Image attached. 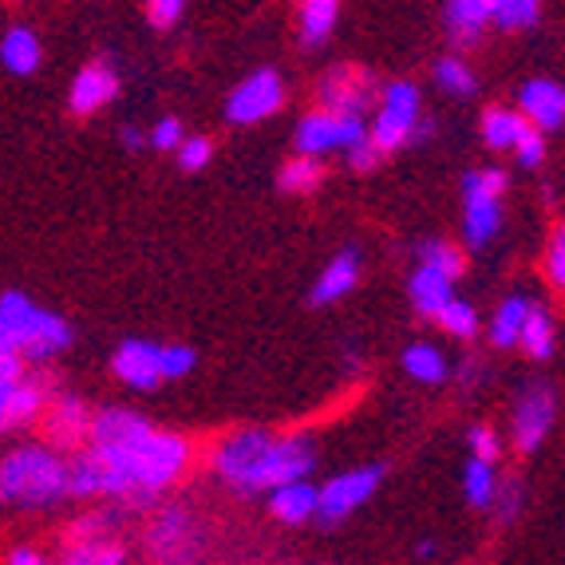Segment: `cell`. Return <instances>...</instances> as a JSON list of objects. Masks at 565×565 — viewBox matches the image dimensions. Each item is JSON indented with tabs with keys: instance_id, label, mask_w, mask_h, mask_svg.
Masks as SVG:
<instances>
[{
	"instance_id": "cell-1",
	"label": "cell",
	"mask_w": 565,
	"mask_h": 565,
	"mask_svg": "<svg viewBox=\"0 0 565 565\" xmlns=\"http://www.w3.org/2000/svg\"><path fill=\"white\" fill-rule=\"evenodd\" d=\"M190 459L186 439L170 431H147L142 439L127 447H92L76 462H67V494L76 499H95V494H111V499H127V494H154L167 490L179 479L182 467Z\"/></svg>"
},
{
	"instance_id": "cell-2",
	"label": "cell",
	"mask_w": 565,
	"mask_h": 565,
	"mask_svg": "<svg viewBox=\"0 0 565 565\" xmlns=\"http://www.w3.org/2000/svg\"><path fill=\"white\" fill-rule=\"evenodd\" d=\"M67 499V462L52 447H17L0 459V502L52 507Z\"/></svg>"
},
{
	"instance_id": "cell-3",
	"label": "cell",
	"mask_w": 565,
	"mask_h": 565,
	"mask_svg": "<svg viewBox=\"0 0 565 565\" xmlns=\"http://www.w3.org/2000/svg\"><path fill=\"white\" fill-rule=\"evenodd\" d=\"M0 340L12 344L20 356L44 360L72 344V324L60 321L56 312L40 309L24 292L9 289L0 292Z\"/></svg>"
},
{
	"instance_id": "cell-4",
	"label": "cell",
	"mask_w": 565,
	"mask_h": 565,
	"mask_svg": "<svg viewBox=\"0 0 565 565\" xmlns=\"http://www.w3.org/2000/svg\"><path fill=\"white\" fill-rule=\"evenodd\" d=\"M502 190H507V174L502 170H471L462 179V199H467V214H462V234L467 245L482 249L494 242L502 226Z\"/></svg>"
},
{
	"instance_id": "cell-5",
	"label": "cell",
	"mask_w": 565,
	"mask_h": 565,
	"mask_svg": "<svg viewBox=\"0 0 565 565\" xmlns=\"http://www.w3.org/2000/svg\"><path fill=\"white\" fill-rule=\"evenodd\" d=\"M317 467V447L309 435H285L265 447L262 462L254 467V475L245 479L242 490H277L289 482H305V475Z\"/></svg>"
},
{
	"instance_id": "cell-6",
	"label": "cell",
	"mask_w": 565,
	"mask_h": 565,
	"mask_svg": "<svg viewBox=\"0 0 565 565\" xmlns=\"http://www.w3.org/2000/svg\"><path fill=\"white\" fill-rule=\"evenodd\" d=\"M415 122H419V87L407 84V79L387 84L384 99H380V115H376V122H372V131H367V142H372L380 154L396 151V147L407 142Z\"/></svg>"
},
{
	"instance_id": "cell-7",
	"label": "cell",
	"mask_w": 565,
	"mask_h": 565,
	"mask_svg": "<svg viewBox=\"0 0 565 565\" xmlns=\"http://www.w3.org/2000/svg\"><path fill=\"white\" fill-rule=\"evenodd\" d=\"M367 139L364 119H349V115H329V111H309L297 127V151L301 159H321L332 147H360Z\"/></svg>"
},
{
	"instance_id": "cell-8",
	"label": "cell",
	"mask_w": 565,
	"mask_h": 565,
	"mask_svg": "<svg viewBox=\"0 0 565 565\" xmlns=\"http://www.w3.org/2000/svg\"><path fill=\"white\" fill-rule=\"evenodd\" d=\"M376 76L364 67H332L329 76L321 79V104L329 115H349V119H364V111L376 99Z\"/></svg>"
},
{
	"instance_id": "cell-9",
	"label": "cell",
	"mask_w": 565,
	"mask_h": 565,
	"mask_svg": "<svg viewBox=\"0 0 565 565\" xmlns=\"http://www.w3.org/2000/svg\"><path fill=\"white\" fill-rule=\"evenodd\" d=\"M380 482H384V467H360V471L337 475L332 482H324V490H317V514H321V522L349 519L352 510L364 507L376 494Z\"/></svg>"
},
{
	"instance_id": "cell-10",
	"label": "cell",
	"mask_w": 565,
	"mask_h": 565,
	"mask_svg": "<svg viewBox=\"0 0 565 565\" xmlns=\"http://www.w3.org/2000/svg\"><path fill=\"white\" fill-rule=\"evenodd\" d=\"M281 104H285L281 76L265 67V72H254V76L245 79V84L237 87V92L226 99V119L230 122H242V127H249V122L269 119V115H274Z\"/></svg>"
},
{
	"instance_id": "cell-11",
	"label": "cell",
	"mask_w": 565,
	"mask_h": 565,
	"mask_svg": "<svg viewBox=\"0 0 565 565\" xmlns=\"http://www.w3.org/2000/svg\"><path fill=\"white\" fill-rule=\"evenodd\" d=\"M269 444H274V435L262 431V427H245V431H237V435H226L214 451V471L242 490Z\"/></svg>"
},
{
	"instance_id": "cell-12",
	"label": "cell",
	"mask_w": 565,
	"mask_h": 565,
	"mask_svg": "<svg viewBox=\"0 0 565 565\" xmlns=\"http://www.w3.org/2000/svg\"><path fill=\"white\" fill-rule=\"evenodd\" d=\"M550 424H554V387L530 384L514 407V447L526 455L537 451L550 435Z\"/></svg>"
},
{
	"instance_id": "cell-13",
	"label": "cell",
	"mask_w": 565,
	"mask_h": 565,
	"mask_svg": "<svg viewBox=\"0 0 565 565\" xmlns=\"http://www.w3.org/2000/svg\"><path fill=\"white\" fill-rule=\"evenodd\" d=\"M147 542H151V554L159 557L162 565H182L190 554H194L199 534H194V522H190L186 510L170 507L154 519L151 537H147Z\"/></svg>"
},
{
	"instance_id": "cell-14",
	"label": "cell",
	"mask_w": 565,
	"mask_h": 565,
	"mask_svg": "<svg viewBox=\"0 0 565 565\" xmlns=\"http://www.w3.org/2000/svg\"><path fill=\"white\" fill-rule=\"evenodd\" d=\"M111 367L122 384L139 387V392H151V387L162 384L159 344H151V340H122V349L115 352Z\"/></svg>"
},
{
	"instance_id": "cell-15",
	"label": "cell",
	"mask_w": 565,
	"mask_h": 565,
	"mask_svg": "<svg viewBox=\"0 0 565 565\" xmlns=\"http://www.w3.org/2000/svg\"><path fill=\"white\" fill-rule=\"evenodd\" d=\"M519 107L526 115V122L534 131H557L565 119V92L554 84V79H530L519 92Z\"/></svg>"
},
{
	"instance_id": "cell-16",
	"label": "cell",
	"mask_w": 565,
	"mask_h": 565,
	"mask_svg": "<svg viewBox=\"0 0 565 565\" xmlns=\"http://www.w3.org/2000/svg\"><path fill=\"white\" fill-rule=\"evenodd\" d=\"M151 431V424L142 415L127 412V407H107V412L92 415V427H87V439L92 447H127L135 439Z\"/></svg>"
},
{
	"instance_id": "cell-17",
	"label": "cell",
	"mask_w": 565,
	"mask_h": 565,
	"mask_svg": "<svg viewBox=\"0 0 565 565\" xmlns=\"http://www.w3.org/2000/svg\"><path fill=\"white\" fill-rule=\"evenodd\" d=\"M115 92H119V79L107 64H87L84 72L72 84V95H67V107L76 115H92L104 104H111Z\"/></svg>"
},
{
	"instance_id": "cell-18",
	"label": "cell",
	"mask_w": 565,
	"mask_h": 565,
	"mask_svg": "<svg viewBox=\"0 0 565 565\" xmlns=\"http://www.w3.org/2000/svg\"><path fill=\"white\" fill-rule=\"evenodd\" d=\"M40 407H44V387L32 384V380H12V384H0V431L20 427L36 419Z\"/></svg>"
},
{
	"instance_id": "cell-19",
	"label": "cell",
	"mask_w": 565,
	"mask_h": 565,
	"mask_svg": "<svg viewBox=\"0 0 565 565\" xmlns=\"http://www.w3.org/2000/svg\"><path fill=\"white\" fill-rule=\"evenodd\" d=\"M360 281V254L356 249H344V254L332 257V265L321 274V281L312 285V305H332L340 297H349Z\"/></svg>"
},
{
	"instance_id": "cell-20",
	"label": "cell",
	"mask_w": 565,
	"mask_h": 565,
	"mask_svg": "<svg viewBox=\"0 0 565 565\" xmlns=\"http://www.w3.org/2000/svg\"><path fill=\"white\" fill-rule=\"evenodd\" d=\"M490 24V0H451L447 4V32L459 47H475Z\"/></svg>"
},
{
	"instance_id": "cell-21",
	"label": "cell",
	"mask_w": 565,
	"mask_h": 565,
	"mask_svg": "<svg viewBox=\"0 0 565 565\" xmlns=\"http://www.w3.org/2000/svg\"><path fill=\"white\" fill-rule=\"evenodd\" d=\"M0 60H4V67H9L12 76H32L40 67V60H44L40 36L32 29H24V24L9 29L4 40H0Z\"/></svg>"
},
{
	"instance_id": "cell-22",
	"label": "cell",
	"mask_w": 565,
	"mask_h": 565,
	"mask_svg": "<svg viewBox=\"0 0 565 565\" xmlns=\"http://www.w3.org/2000/svg\"><path fill=\"white\" fill-rule=\"evenodd\" d=\"M87 427H92V415L79 399H60L47 415V435L56 447H76L79 439H87Z\"/></svg>"
},
{
	"instance_id": "cell-23",
	"label": "cell",
	"mask_w": 565,
	"mask_h": 565,
	"mask_svg": "<svg viewBox=\"0 0 565 565\" xmlns=\"http://www.w3.org/2000/svg\"><path fill=\"white\" fill-rule=\"evenodd\" d=\"M269 510H274L281 522H289V526L309 522L312 514H317V487H309V482H289V487L269 490Z\"/></svg>"
},
{
	"instance_id": "cell-24",
	"label": "cell",
	"mask_w": 565,
	"mask_h": 565,
	"mask_svg": "<svg viewBox=\"0 0 565 565\" xmlns=\"http://www.w3.org/2000/svg\"><path fill=\"white\" fill-rule=\"evenodd\" d=\"M412 301H415V309H419V317H439L444 305L451 301V281L439 277L435 269L419 265L412 277Z\"/></svg>"
},
{
	"instance_id": "cell-25",
	"label": "cell",
	"mask_w": 565,
	"mask_h": 565,
	"mask_svg": "<svg viewBox=\"0 0 565 565\" xmlns=\"http://www.w3.org/2000/svg\"><path fill=\"white\" fill-rule=\"evenodd\" d=\"M519 344L534 360L554 356V321H550L546 309H534V305H530L526 321H522V332H519Z\"/></svg>"
},
{
	"instance_id": "cell-26",
	"label": "cell",
	"mask_w": 565,
	"mask_h": 565,
	"mask_svg": "<svg viewBox=\"0 0 565 565\" xmlns=\"http://www.w3.org/2000/svg\"><path fill=\"white\" fill-rule=\"evenodd\" d=\"M522 131H526V119H519V115L507 111V107H490V111L482 115V139H487V147H494V151H510Z\"/></svg>"
},
{
	"instance_id": "cell-27",
	"label": "cell",
	"mask_w": 565,
	"mask_h": 565,
	"mask_svg": "<svg viewBox=\"0 0 565 565\" xmlns=\"http://www.w3.org/2000/svg\"><path fill=\"white\" fill-rule=\"evenodd\" d=\"M337 0H309L301 4V40L309 47L324 44L332 36V24H337Z\"/></svg>"
},
{
	"instance_id": "cell-28",
	"label": "cell",
	"mask_w": 565,
	"mask_h": 565,
	"mask_svg": "<svg viewBox=\"0 0 565 565\" xmlns=\"http://www.w3.org/2000/svg\"><path fill=\"white\" fill-rule=\"evenodd\" d=\"M530 312V301L526 297H507L502 309L494 312V324H490V340L499 344V349H510V344H519V332H522V321H526Z\"/></svg>"
},
{
	"instance_id": "cell-29",
	"label": "cell",
	"mask_w": 565,
	"mask_h": 565,
	"mask_svg": "<svg viewBox=\"0 0 565 565\" xmlns=\"http://www.w3.org/2000/svg\"><path fill=\"white\" fill-rule=\"evenodd\" d=\"M542 9H537V0H490V20L507 32H522V29H534Z\"/></svg>"
},
{
	"instance_id": "cell-30",
	"label": "cell",
	"mask_w": 565,
	"mask_h": 565,
	"mask_svg": "<svg viewBox=\"0 0 565 565\" xmlns=\"http://www.w3.org/2000/svg\"><path fill=\"white\" fill-rule=\"evenodd\" d=\"M419 265H424V269H435V274L447 277V281L455 285L462 277V269H467V257L447 242H424L419 245Z\"/></svg>"
},
{
	"instance_id": "cell-31",
	"label": "cell",
	"mask_w": 565,
	"mask_h": 565,
	"mask_svg": "<svg viewBox=\"0 0 565 565\" xmlns=\"http://www.w3.org/2000/svg\"><path fill=\"white\" fill-rule=\"evenodd\" d=\"M404 367H407V376L424 380V384H439V380L447 376L444 352L431 349V344H412V349L404 352Z\"/></svg>"
},
{
	"instance_id": "cell-32",
	"label": "cell",
	"mask_w": 565,
	"mask_h": 565,
	"mask_svg": "<svg viewBox=\"0 0 565 565\" xmlns=\"http://www.w3.org/2000/svg\"><path fill=\"white\" fill-rule=\"evenodd\" d=\"M281 190H289V194H305V190H312L317 182H324V167H321V159H289L281 167Z\"/></svg>"
},
{
	"instance_id": "cell-33",
	"label": "cell",
	"mask_w": 565,
	"mask_h": 565,
	"mask_svg": "<svg viewBox=\"0 0 565 565\" xmlns=\"http://www.w3.org/2000/svg\"><path fill=\"white\" fill-rule=\"evenodd\" d=\"M435 79H439V87L444 92H451V95H475V87H479V79H475V72L467 64H462L459 56H447V60H439L435 64Z\"/></svg>"
},
{
	"instance_id": "cell-34",
	"label": "cell",
	"mask_w": 565,
	"mask_h": 565,
	"mask_svg": "<svg viewBox=\"0 0 565 565\" xmlns=\"http://www.w3.org/2000/svg\"><path fill=\"white\" fill-rule=\"evenodd\" d=\"M462 487H467V499H471V507H490L494 502V467H487V462L471 459L467 462V475H462Z\"/></svg>"
},
{
	"instance_id": "cell-35",
	"label": "cell",
	"mask_w": 565,
	"mask_h": 565,
	"mask_svg": "<svg viewBox=\"0 0 565 565\" xmlns=\"http://www.w3.org/2000/svg\"><path fill=\"white\" fill-rule=\"evenodd\" d=\"M64 565H122V550L107 537L99 542H76V546L67 550V562Z\"/></svg>"
},
{
	"instance_id": "cell-36",
	"label": "cell",
	"mask_w": 565,
	"mask_h": 565,
	"mask_svg": "<svg viewBox=\"0 0 565 565\" xmlns=\"http://www.w3.org/2000/svg\"><path fill=\"white\" fill-rule=\"evenodd\" d=\"M435 321L444 324L451 337H475V332H479V312H475L467 301H455V297L444 305V312H439Z\"/></svg>"
},
{
	"instance_id": "cell-37",
	"label": "cell",
	"mask_w": 565,
	"mask_h": 565,
	"mask_svg": "<svg viewBox=\"0 0 565 565\" xmlns=\"http://www.w3.org/2000/svg\"><path fill=\"white\" fill-rule=\"evenodd\" d=\"M159 364H162V380H182L190 367L199 364V356L186 344H167V349H159Z\"/></svg>"
},
{
	"instance_id": "cell-38",
	"label": "cell",
	"mask_w": 565,
	"mask_h": 565,
	"mask_svg": "<svg viewBox=\"0 0 565 565\" xmlns=\"http://www.w3.org/2000/svg\"><path fill=\"white\" fill-rule=\"evenodd\" d=\"M514 151H519V162L522 167H537V162L546 159V135L534 131L526 122V131L519 135V142H514Z\"/></svg>"
},
{
	"instance_id": "cell-39",
	"label": "cell",
	"mask_w": 565,
	"mask_h": 565,
	"mask_svg": "<svg viewBox=\"0 0 565 565\" xmlns=\"http://www.w3.org/2000/svg\"><path fill=\"white\" fill-rule=\"evenodd\" d=\"M210 154H214V147H210V139H182L179 142V167L182 170H202L210 162Z\"/></svg>"
},
{
	"instance_id": "cell-40",
	"label": "cell",
	"mask_w": 565,
	"mask_h": 565,
	"mask_svg": "<svg viewBox=\"0 0 565 565\" xmlns=\"http://www.w3.org/2000/svg\"><path fill=\"white\" fill-rule=\"evenodd\" d=\"M494 502H499V519L514 522L519 519V510H522V487L514 479H507L502 487H494ZM494 502H490V507H494Z\"/></svg>"
},
{
	"instance_id": "cell-41",
	"label": "cell",
	"mask_w": 565,
	"mask_h": 565,
	"mask_svg": "<svg viewBox=\"0 0 565 565\" xmlns=\"http://www.w3.org/2000/svg\"><path fill=\"white\" fill-rule=\"evenodd\" d=\"M182 12H186L182 0H151V4H147V17H151L154 29H174L182 20Z\"/></svg>"
},
{
	"instance_id": "cell-42",
	"label": "cell",
	"mask_w": 565,
	"mask_h": 565,
	"mask_svg": "<svg viewBox=\"0 0 565 565\" xmlns=\"http://www.w3.org/2000/svg\"><path fill=\"white\" fill-rule=\"evenodd\" d=\"M471 447H475V459L487 462V467H494V459H499V439H494V431H490V427H475Z\"/></svg>"
},
{
	"instance_id": "cell-43",
	"label": "cell",
	"mask_w": 565,
	"mask_h": 565,
	"mask_svg": "<svg viewBox=\"0 0 565 565\" xmlns=\"http://www.w3.org/2000/svg\"><path fill=\"white\" fill-rule=\"evenodd\" d=\"M12 380H24V356L0 340V384H12Z\"/></svg>"
},
{
	"instance_id": "cell-44",
	"label": "cell",
	"mask_w": 565,
	"mask_h": 565,
	"mask_svg": "<svg viewBox=\"0 0 565 565\" xmlns=\"http://www.w3.org/2000/svg\"><path fill=\"white\" fill-rule=\"evenodd\" d=\"M151 142H154V151H179V142H182V122H179V119H162L159 127H154Z\"/></svg>"
},
{
	"instance_id": "cell-45",
	"label": "cell",
	"mask_w": 565,
	"mask_h": 565,
	"mask_svg": "<svg viewBox=\"0 0 565 565\" xmlns=\"http://www.w3.org/2000/svg\"><path fill=\"white\" fill-rule=\"evenodd\" d=\"M546 269H550V281H554V285L565 281V237L562 234H554V242H550Z\"/></svg>"
},
{
	"instance_id": "cell-46",
	"label": "cell",
	"mask_w": 565,
	"mask_h": 565,
	"mask_svg": "<svg viewBox=\"0 0 565 565\" xmlns=\"http://www.w3.org/2000/svg\"><path fill=\"white\" fill-rule=\"evenodd\" d=\"M384 159V154L376 151V147H372V142H360V147H352V154H349V162H352V170H372L376 167V162Z\"/></svg>"
},
{
	"instance_id": "cell-47",
	"label": "cell",
	"mask_w": 565,
	"mask_h": 565,
	"mask_svg": "<svg viewBox=\"0 0 565 565\" xmlns=\"http://www.w3.org/2000/svg\"><path fill=\"white\" fill-rule=\"evenodd\" d=\"M4 565H47V562L36 554V550H12L9 562H4Z\"/></svg>"
},
{
	"instance_id": "cell-48",
	"label": "cell",
	"mask_w": 565,
	"mask_h": 565,
	"mask_svg": "<svg viewBox=\"0 0 565 565\" xmlns=\"http://www.w3.org/2000/svg\"><path fill=\"white\" fill-rule=\"evenodd\" d=\"M119 142H122V147H127V151H139V147H142V142H147V139H142L139 127H122V131H119Z\"/></svg>"
},
{
	"instance_id": "cell-49",
	"label": "cell",
	"mask_w": 565,
	"mask_h": 565,
	"mask_svg": "<svg viewBox=\"0 0 565 565\" xmlns=\"http://www.w3.org/2000/svg\"><path fill=\"white\" fill-rule=\"evenodd\" d=\"M419 554H424V557H435V542H419Z\"/></svg>"
}]
</instances>
